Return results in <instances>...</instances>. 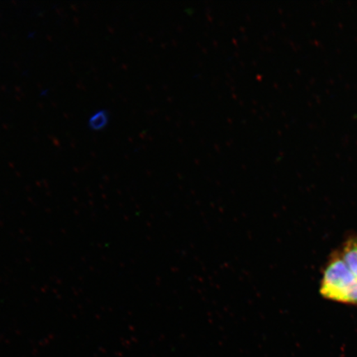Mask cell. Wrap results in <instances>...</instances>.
Returning <instances> with one entry per match:
<instances>
[{
	"label": "cell",
	"mask_w": 357,
	"mask_h": 357,
	"mask_svg": "<svg viewBox=\"0 0 357 357\" xmlns=\"http://www.w3.org/2000/svg\"><path fill=\"white\" fill-rule=\"evenodd\" d=\"M320 294L327 300L357 306V278L341 253L334 254L326 265Z\"/></svg>",
	"instance_id": "obj_1"
},
{
	"label": "cell",
	"mask_w": 357,
	"mask_h": 357,
	"mask_svg": "<svg viewBox=\"0 0 357 357\" xmlns=\"http://www.w3.org/2000/svg\"><path fill=\"white\" fill-rule=\"evenodd\" d=\"M341 255L357 278V236H352L346 241Z\"/></svg>",
	"instance_id": "obj_2"
},
{
	"label": "cell",
	"mask_w": 357,
	"mask_h": 357,
	"mask_svg": "<svg viewBox=\"0 0 357 357\" xmlns=\"http://www.w3.org/2000/svg\"><path fill=\"white\" fill-rule=\"evenodd\" d=\"M109 116L106 110H98L89 119L88 125L93 131L104 129L109 123Z\"/></svg>",
	"instance_id": "obj_3"
}]
</instances>
